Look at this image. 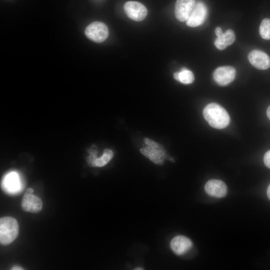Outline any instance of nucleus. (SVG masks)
Segmentation results:
<instances>
[{"instance_id":"19","label":"nucleus","mask_w":270,"mask_h":270,"mask_svg":"<svg viewBox=\"0 0 270 270\" xmlns=\"http://www.w3.org/2000/svg\"><path fill=\"white\" fill-rule=\"evenodd\" d=\"M266 116L270 120V106L266 110Z\"/></svg>"},{"instance_id":"18","label":"nucleus","mask_w":270,"mask_h":270,"mask_svg":"<svg viewBox=\"0 0 270 270\" xmlns=\"http://www.w3.org/2000/svg\"><path fill=\"white\" fill-rule=\"evenodd\" d=\"M264 162L266 166L270 168V150L265 153L264 156Z\"/></svg>"},{"instance_id":"14","label":"nucleus","mask_w":270,"mask_h":270,"mask_svg":"<svg viewBox=\"0 0 270 270\" xmlns=\"http://www.w3.org/2000/svg\"><path fill=\"white\" fill-rule=\"evenodd\" d=\"M4 186L10 191L18 190L19 188V181L17 174L12 172L8 174L4 180Z\"/></svg>"},{"instance_id":"7","label":"nucleus","mask_w":270,"mask_h":270,"mask_svg":"<svg viewBox=\"0 0 270 270\" xmlns=\"http://www.w3.org/2000/svg\"><path fill=\"white\" fill-rule=\"evenodd\" d=\"M236 70L230 66H222L216 68L213 72V78L215 82L220 86H225L235 78Z\"/></svg>"},{"instance_id":"9","label":"nucleus","mask_w":270,"mask_h":270,"mask_svg":"<svg viewBox=\"0 0 270 270\" xmlns=\"http://www.w3.org/2000/svg\"><path fill=\"white\" fill-rule=\"evenodd\" d=\"M250 63L256 68L264 70L270 67V57L264 52L254 50L248 55Z\"/></svg>"},{"instance_id":"12","label":"nucleus","mask_w":270,"mask_h":270,"mask_svg":"<svg viewBox=\"0 0 270 270\" xmlns=\"http://www.w3.org/2000/svg\"><path fill=\"white\" fill-rule=\"evenodd\" d=\"M192 243L188 238L184 236H177L170 242V248L176 254H184L192 247Z\"/></svg>"},{"instance_id":"10","label":"nucleus","mask_w":270,"mask_h":270,"mask_svg":"<svg viewBox=\"0 0 270 270\" xmlns=\"http://www.w3.org/2000/svg\"><path fill=\"white\" fill-rule=\"evenodd\" d=\"M204 190L208 194L216 198H223L227 194L226 184L218 180L212 179L208 181L204 186Z\"/></svg>"},{"instance_id":"22","label":"nucleus","mask_w":270,"mask_h":270,"mask_svg":"<svg viewBox=\"0 0 270 270\" xmlns=\"http://www.w3.org/2000/svg\"><path fill=\"white\" fill-rule=\"evenodd\" d=\"M26 192L28 194H32L34 192V190L32 188H28L26 190Z\"/></svg>"},{"instance_id":"2","label":"nucleus","mask_w":270,"mask_h":270,"mask_svg":"<svg viewBox=\"0 0 270 270\" xmlns=\"http://www.w3.org/2000/svg\"><path fill=\"white\" fill-rule=\"evenodd\" d=\"M18 224L12 217L5 216L0 219V242L2 245L12 243L18 234Z\"/></svg>"},{"instance_id":"1","label":"nucleus","mask_w":270,"mask_h":270,"mask_svg":"<svg viewBox=\"0 0 270 270\" xmlns=\"http://www.w3.org/2000/svg\"><path fill=\"white\" fill-rule=\"evenodd\" d=\"M204 119L212 128L222 129L230 122V117L226 110L216 103H210L204 108Z\"/></svg>"},{"instance_id":"17","label":"nucleus","mask_w":270,"mask_h":270,"mask_svg":"<svg viewBox=\"0 0 270 270\" xmlns=\"http://www.w3.org/2000/svg\"><path fill=\"white\" fill-rule=\"evenodd\" d=\"M259 32L262 38L264 40H270V18H264L260 26Z\"/></svg>"},{"instance_id":"5","label":"nucleus","mask_w":270,"mask_h":270,"mask_svg":"<svg viewBox=\"0 0 270 270\" xmlns=\"http://www.w3.org/2000/svg\"><path fill=\"white\" fill-rule=\"evenodd\" d=\"M124 11L130 19L140 22L147 16L148 10L142 3L136 1H128L124 6Z\"/></svg>"},{"instance_id":"21","label":"nucleus","mask_w":270,"mask_h":270,"mask_svg":"<svg viewBox=\"0 0 270 270\" xmlns=\"http://www.w3.org/2000/svg\"><path fill=\"white\" fill-rule=\"evenodd\" d=\"M267 195H268V198L270 200V184L269 185L267 189Z\"/></svg>"},{"instance_id":"24","label":"nucleus","mask_w":270,"mask_h":270,"mask_svg":"<svg viewBox=\"0 0 270 270\" xmlns=\"http://www.w3.org/2000/svg\"><path fill=\"white\" fill-rule=\"evenodd\" d=\"M135 270H143V268H136Z\"/></svg>"},{"instance_id":"15","label":"nucleus","mask_w":270,"mask_h":270,"mask_svg":"<svg viewBox=\"0 0 270 270\" xmlns=\"http://www.w3.org/2000/svg\"><path fill=\"white\" fill-rule=\"evenodd\" d=\"M114 153L112 151L108 148H105L102 156L96 158L94 164V167H102L106 164L112 158Z\"/></svg>"},{"instance_id":"23","label":"nucleus","mask_w":270,"mask_h":270,"mask_svg":"<svg viewBox=\"0 0 270 270\" xmlns=\"http://www.w3.org/2000/svg\"><path fill=\"white\" fill-rule=\"evenodd\" d=\"M11 270H24V269L21 267L16 266L12 267V268H11Z\"/></svg>"},{"instance_id":"11","label":"nucleus","mask_w":270,"mask_h":270,"mask_svg":"<svg viewBox=\"0 0 270 270\" xmlns=\"http://www.w3.org/2000/svg\"><path fill=\"white\" fill-rule=\"evenodd\" d=\"M21 206L25 212L38 213L42 209V202L38 196L26 192L22 200Z\"/></svg>"},{"instance_id":"13","label":"nucleus","mask_w":270,"mask_h":270,"mask_svg":"<svg viewBox=\"0 0 270 270\" xmlns=\"http://www.w3.org/2000/svg\"><path fill=\"white\" fill-rule=\"evenodd\" d=\"M236 40V36L234 32L230 29L228 30L224 33L217 36L215 40L214 44L216 47L220 50H223L227 46L234 43Z\"/></svg>"},{"instance_id":"3","label":"nucleus","mask_w":270,"mask_h":270,"mask_svg":"<svg viewBox=\"0 0 270 270\" xmlns=\"http://www.w3.org/2000/svg\"><path fill=\"white\" fill-rule=\"evenodd\" d=\"M144 141L146 146L140 148L141 153L155 164L162 165L166 158L163 146L148 138H144Z\"/></svg>"},{"instance_id":"6","label":"nucleus","mask_w":270,"mask_h":270,"mask_svg":"<svg viewBox=\"0 0 270 270\" xmlns=\"http://www.w3.org/2000/svg\"><path fill=\"white\" fill-rule=\"evenodd\" d=\"M208 15V9L204 3L198 2L186 20V24L190 27H196L202 24Z\"/></svg>"},{"instance_id":"4","label":"nucleus","mask_w":270,"mask_h":270,"mask_svg":"<svg viewBox=\"0 0 270 270\" xmlns=\"http://www.w3.org/2000/svg\"><path fill=\"white\" fill-rule=\"evenodd\" d=\"M84 34L90 40L96 42H102L108 36L109 31L108 26L100 22H94L86 28Z\"/></svg>"},{"instance_id":"16","label":"nucleus","mask_w":270,"mask_h":270,"mask_svg":"<svg viewBox=\"0 0 270 270\" xmlns=\"http://www.w3.org/2000/svg\"><path fill=\"white\" fill-rule=\"evenodd\" d=\"M194 80L193 73L186 68H183L178 72V82L184 84H192Z\"/></svg>"},{"instance_id":"8","label":"nucleus","mask_w":270,"mask_h":270,"mask_svg":"<svg viewBox=\"0 0 270 270\" xmlns=\"http://www.w3.org/2000/svg\"><path fill=\"white\" fill-rule=\"evenodd\" d=\"M196 0H177L175 4L174 14L178 20L186 21L196 4Z\"/></svg>"},{"instance_id":"20","label":"nucleus","mask_w":270,"mask_h":270,"mask_svg":"<svg viewBox=\"0 0 270 270\" xmlns=\"http://www.w3.org/2000/svg\"><path fill=\"white\" fill-rule=\"evenodd\" d=\"M174 78L176 80L178 81V72L174 74Z\"/></svg>"}]
</instances>
